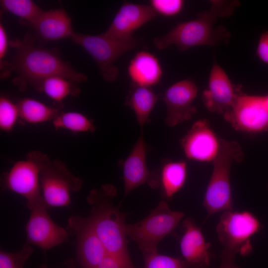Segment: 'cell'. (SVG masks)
Wrapping results in <instances>:
<instances>
[{
  "mask_svg": "<svg viewBox=\"0 0 268 268\" xmlns=\"http://www.w3.org/2000/svg\"><path fill=\"white\" fill-rule=\"evenodd\" d=\"M209 9L199 13L195 19L177 24L168 33L154 38L153 43L159 50L171 45L184 51L199 46H216L226 43L230 34L222 26L214 27L218 18L232 14L239 6L237 0H211Z\"/></svg>",
  "mask_w": 268,
  "mask_h": 268,
  "instance_id": "obj_1",
  "label": "cell"
},
{
  "mask_svg": "<svg viewBox=\"0 0 268 268\" xmlns=\"http://www.w3.org/2000/svg\"><path fill=\"white\" fill-rule=\"evenodd\" d=\"M10 43L16 50L10 69L18 74L14 83L21 90L27 84L37 90L43 80L54 76L77 82L87 79L85 74L77 72L63 60L56 51L35 45L30 37L26 36L22 40L15 39Z\"/></svg>",
  "mask_w": 268,
  "mask_h": 268,
  "instance_id": "obj_2",
  "label": "cell"
},
{
  "mask_svg": "<svg viewBox=\"0 0 268 268\" xmlns=\"http://www.w3.org/2000/svg\"><path fill=\"white\" fill-rule=\"evenodd\" d=\"M116 194V189L110 184L92 190L87 197L92 206L87 218L107 253L131 258L127 249L125 215L112 203Z\"/></svg>",
  "mask_w": 268,
  "mask_h": 268,
  "instance_id": "obj_3",
  "label": "cell"
},
{
  "mask_svg": "<svg viewBox=\"0 0 268 268\" xmlns=\"http://www.w3.org/2000/svg\"><path fill=\"white\" fill-rule=\"evenodd\" d=\"M244 154L236 141L220 139L218 152L213 160V171L203 201L207 215L233 210L230 182V170L234 162H241Z\"/></svg>",
  "mask_w": 268,
  "mask_h": 268,
  "instance_id": "obj_4",
  "label": "cell"
},
{
  "mask_svg": "<svg viewBox=\"0 0 268 268\" xmlns=\"http://www.w3.org/2000/svg\"><path fill=\"white\" fill-rule=\"evenodd\" d=\"M184 216L182 211L171 210L163 200L141 221L126 224V233L137 243L143 255L156 252L160 241L175 230Z\"/></svg>",
  "mask_w": 268,
  "mask_h": 268,
  "instance_id": "obj_5",
  "label": "cell"
},
{
  "mask_svg": "<svg viewBox=\"0 0 268 268\" xmlns=\"http://www.w3.org/2000/svg\"><path fill=\"white\" fill-rule=\"evenodd\" d=\"M43 153L38 151L28 153L25 159L14 163L9 170L2 174V186L24 197L31 211L46 206L43 199L40 181L41 161Z\"/></svg>",
  "mask_w": 268,
  "mask_h": 268,
  "instance_id": "obj_6",
  "label": "cell"
},
{
  "mask_svg": "<svg viewBox=\"0 0 268 268\" xmlns=\"http://www.w3.org/2000/svg\"><path fill=\"white\" fill-rule=\"evenodd\" d=\"M73 42L83 47L95 61L102 77L107 81H114L118 74L116 61L124 53L139 45L134 37L120 40L106 35H91L73 32Z\"/></svg>",
  "mask_w": 268,
  "mask_h": 268,
  "instance_id": "obj_7",
  "label": "cell"
},
{
  "mask_svg": "<svg viewBox=\"0 0 268 268\" xmlns=\"http://www.w3.org/2000/svg\"><path fill=\"white\" fill-rule=\"evenodd\" d=\"M41 192L49 207L67 206L71 202V192L79 191L81 179L75 176L59 159L51 160L43 154L40 174Z\"/></svg>",
  "mask_w": 268,
  "mask_h": 268,
  "instance_id": "obj_8",
  "label": "cell"
},
{
  "mask_svg": "<svg viewBox=\"0 0 268 268\" xmlns=\"http://www.w3.org/2000/svg\"><path fill=\"white\" fill-rule=\"evenodd\" d=\"M261 227L258 219L249 211H223L216 227L222 251L234 255L249 254L253 250L251 239Z\"/></svg>",
  "mask_w": 268,
  "mask_h": 268,
  "instance_id": "obj_9",
  "label": "cell"
},
{
  "mask_svg": "<svg viewBox=\"0 0 268 268\" xmlns=\"http://www.w3.org/2000/svg\"><path fill=\"white\" fill-rule=\"evenodd\" d=\"M225 120L236 130L252 133L268 130V109L264 96L238 94Z\"/></svg>",
  "mask_w": 268,
  "mask_h": 268,
  "instance_id": "obj_10",
  "label": "cell"
},
{
  "mask_svg": "<svg viewBox=\"0 0 268 268\" xmlns=\"http://www.w3.org/2000/svg\"><path fill=\"white\" fill-rule=\"evenodd\" d=\"M67 229L76 238L77 256L82 268H96L107 254L87 217L72 215Z\"/></svg>",
  "mask_w": 268,
  "mask_h": 268,
  "instance_id": "obj_11",
  "label": "cell"
},
{
  "mask_svg": "<svg viewBox=\"0 0 268 268\" xmlns=\"http://www.w3.org/2000/svg\"><path fill=\"white\" fill-rule=\"evenodd\" d=\"M148 149L142 133L123 163L125 196L144 184L153 189L159 187V173L150 170L147 165Z\"/></svg>",
  "mask_w": 268,
  "mask_h": 268,
  "instance_id": "obj_12",
  "label": "cell"
},
{
  "mask_svg": "<svg viewBox=\"0 0 268 268\" xmlns=\"http://www.w3.org/2000/svg\"><path fill=\"white\" fill-rule=\"evenodd\" d=\"M196 83L190 79L178 81L165 91L163 100L166 107L165 122L174 127L192 118L196 112L193 105L198 93Z\"/></svg>",
  "mask_w": 268,
  "mask_h": 268,
  "instance_id": "obj_13",
  "label": "cell"
},
{
  "mask_svg": "<svg viewBox=\"0 0 268 268\" xmlns=\"http://www.w3.org/2000/svg\"><path fill=\"white\" fill-rule=\"evenodd\" d=\"M48 209L42 206L31 210L25 226L26 242L45 251L67 241L70 234L52 219Z\"/></svg>",
  "mask_w": 268,
  "mask_h": 268,
  "instance_id": "obj_14",
  "label": "cell"
},
{
  "mask_svg": "<svg viewBox=\"0 0 268 268\" xmlns=\"http://www.w3.org/2000/svg\"><path fill=\"white\" fill-rule=\"evenodd\" d=\"M181 144L188 158L209 162L213 161L218 152L220 139L206 120L201 119L194 123L182 139Z\"/></svg>",
  "mask_w": 268,
  "mask_h": 268,
  "instance_id": "obj_15",
  "label": "cell"
},
{
  "mask_svg": "<svg viewBox=\"0 0 268 268\" xmlns=\"http://www.w3.org/2000/svg\"><path fill=\"white\" fill-rule=\"evenodd\" d=\"M237 95L227 74L214 61L209 74L208 88L202 95L204 105L209 111L224 115L233 106Z\"/></svg>",
  "mask_w": 268,
  "mask_h": 268,
  "instance_id": "obj_16",
  "label": "cell"
},
{
  "mask_svg": "<svg viewBox=\"0 0 268 268\" xmlns=\"http://www.w3.org/2000/svg\"><path fill=\"white\" fill-rule=\"evenodd\" d=\"M156 14L150 5L125 1L104 33L117 39H132L135 30L153 19Z\"/></svg>",
  "mask_w": 268,
  "mask_h": 268,
  "instance_id": "obj_17",
  "label": "cell"
},
{
  "mask_svg": "<svg viewBox=\"0 0 268 268\" xmlns=\"http://www.w3.org/2000/svg\"><path fill=\"white\" fill-rule=\"evenodd\" d=\"M184 233L180 241V250L185 262L193 268H207L211 254L207 242L194 220L187 218L182 223Z\"/></svg>",
  "mask_w": 268,
  "mask_h": 268,
  "instance_id": "obj_18",
  "label": "cell"
},
{
  "mask_svg": "<svg viewBox=\"0 0 268 268\" xmlns=\"http://www.w3.org/2000/svg\"><path fill=\"white\" fill-rule=\"evenodd\" d=\"M128 73L133 85L150 88L159 82L163 70L158 59L154 55L141 51L130 61Z\"/></svg>",
  "mask_w": 268,
  "mask_h": 268,
  "instance_id": "obj_19",
  "label": "cell"
},
{
  "mask_svg": "<svg viewBox=\"0 0 268 268\" xmlns=\"http://www.w3.org/2000/svg\"><path fill=\"white\" fill-rule=\"evenodd\" d=\"M31 26L41 38L47 41L71 38L74 32L71 19L63 8L44 11Z\"/></svg>",
  "mask_w": 268,
  "mask_h": 268,
  "instance_id": "obj_20",
  "label": "cell"
},
{
  "mask_svg": "<svg viewBox=\"0 0 268 268\" xmlns=\"http://www.w3.org/2000/svg\"><path fill=\"white\" fill-rule=\"evenodd\" d=\"M160 95L150 88L133 85L127 95L125 104L134 113L141 130L150 122V116L158 101Z\"/></svg>",
  "mask_w": 268,
  "mask_h": 268,
  "instance_id": "obj_21",
  "label": "cell"
},
{
  "mask_svg": "<svg viewBox=\"0 0 268 268\" xmlns=\"http://www.w3.org/2000/svg\"><path fill=\"white\" fill-rule=\"evenodd\" d=\"M187 176V165L185 161H167L159 174V186L162 197L169 200L184 186Z\"/></svg>",
  "mask_w": 268,
  "mask_h": 268,
  "instance_id": "obj_22",
  "label": "cell"
},
{
  "mask_svg": "<svg viewBox=\"0 0 268 268\" xmlns=\"http://www.w3.org/2000/svg\"><path fill=\"white\" fill-rule=\"evenodd\" d=\"M20 118L32 124L53 121L60 114L57 108L50 107L34 99L25 98L17 104Z\"/></svg>",
  "mask_w": 268,
  "mask_h": 268,
  "instance_id": "obj_23",
  "label": "cell"
},
{
  "mask_svg": "<svg viewBox=\"0 0 268 268\" xmlns=\"http://www.w3.org/2000/svg\"><path fill=\"white\" fill-rule=\"evenodd\" d=\"M71 80L59 76H54L43 80L37 90L44 92L57 102H61L69 95L78 94L79 89L73 86Z\"/></svg>",
  "mask_w": 268,
  "mask_h": 268,
  "instance_id": "obj_24",
  "label": "cell"
},
{
  "mask_svg": "<svg viewBox=\"0 0 268 268\" xmlns=\"http://www.w3.org/2000/svg\"><path fill=\"white\" fill-rule=\"evenodd\" d=\"M52 123L56 130L62 129L73 133L93 132L96 130L91 120L76 112H62Z\"/></svg>",
  "mask_w": 268,
  "mask_h": 268,
  "instance_id": "obj_25",
  "label": "cell"
},
{
  "mask_svg": "<svg viewBox=\"0 0 268 268\" xmlns=\"http://www.w3.org/2000/svg\"><path fill=\"white\" fill-rule=\"evenodd\" d=\"M0 4L3 9L25 19L30 25L35 22L44 12L30 0H2Z\"/></svg>",
  "mask_w": 268,
  "mask_h": 268,
  "instance_id": "obj_26",
  "label": "cell"
},
{
  "mask_svg": "<svg viewBox=\"0 0 268 268\" xmlns=\"http://www.w3.org/2000/svg\"><path fill=\"white\" fill-rule=\"evenodd\" d=\"M20 118L17 104H15L8 98H0V128L9 132L13 130L18 119Z\"/></svg>",
  "mask_w": 268,
  "mask_h": 268,
  "instance_id": "obj_27",
  "label": "cell"
},
{
  "mask_svg": "<svg viewBox=\"0 0 268 268\" xmlns=\"http://www.w3.org/2000/svg\"><path fill=\"white\" fill-rule=\"evenodd\" d=\"M33 253V249L27 242L18 252L11 253L0 251V268H24L27 261Z\"/></svg>",
  "mask_w": 268,
  "mask_h": 268,
  "instance_id": "obj_28",
  "label": "cell"
},
{
  "mask_svg": "<svg viewBox=\"0 0 268 268\" xmlns=\"http://www.w3.org/2000/svg\"><path fill=\"white\" fill-rule=\"evenodd\" d=\"M143 256L144 268H192L186 262H183L178 258L160 254L157 251L143 255Z\"/></svg>",
  "mask_w": 268,
  "mask_h": 268,
  "instance_id": "obj_29",
  "label": "cell"
},
{
  "mask_svg": "<svg viewBox=\"0 0 268 268\" xmlns=\"http://www.w3.org/2000/svg\"><path fill=\"white\" fill-rule=\"evenodd\" d=\"M184 2L182 0H151L150 5L157 14L173 16L182 10Z\"/></svg>",
  "mask_w": 268,
  "mask_h": 268,
  "instance_id": "obj_30",
  "label": "cell"
},
{
  "mask_svg": "<svg viewBox=\"0 0 268 268\" xmlns=\"http://www.w3.org/2000/svg\"><path fill=\"white\" fill-rule=\"evenodd\" d=\"M96 268H136L131 258L107 253Z\"/></svg>",
  "mask_w": 268,
  "mask_h": 268,
  "instance_id": "obj_31",
  "label": "cell"
},
{
  "mask_svg": "<svg viewBox=\"0 0 268 268\" xmlns=\"http://www.w3.org/2000/svg\"><path fill=\"white\" fill-rule=\"evenodd\" d=\"M256 54L261 61L268 65V30L261 34L258 43Z\"/></svg>",
  "mask_w": 268,
  "mask_h": 268,
  "instance_id": "obj_32",
  "label": "cell"
},
{
  "mask_svg": "<svg viewBox=\"0 0 268 268\" xmlns=\"http://www.w3.org/2000/svg\"><path fill=\"white\" fill-rule=\"evenodd\" d=\"M8 45L7 35L3 25L0 24V60L2 62L7 50Z\"/></svg>",
  "mask_w": 268,
  "mask_h": 268,
  "instance_id": "obj_33",
  "label": "cell"
},
{
  "mask_svg": "<svg viewBox=\"0 0 268 268\" xmlns=\"http://www.w3.org/2000/svg\"><path fill=\"white\" fill-rule=\"evenodd\" d=\"M221 264L219 268H239L235 264V255L222 251L220 255Z\"/></svg>",
  "mask_w": 268,
  "mask_h": 268,
  "instance_id": "obj_34",
  "label": "cell"
},
{
  "mask_svg": "<svg viewBox=\"0 0 268 268\" xmlns=\"http://www.w3.org/2000/svg\"><path fill=\"white\" fill-rule=\"evenodd\" d=\"M264 99H265V104L266 105L267 109H268V94L266 96H264Z\"/></svg>",
  "mask_w": 268,
  "mask_h": 268,
  "instance_id": "obj_35",
  "label": "cell"
},
{
  "mask_svg": "<svg viewBox=\"0 0 268 268\" xmlns=\"http://www.w3.org/2000/svg\"><path fill=\"white\" fill-rule=\"evenodd\" d=\"M39 268H48L47 266L45 265H42Z\"/></svg>",
  "mask_w": 268,
  "mask_h": 268,
  "instance_id": "obj_36",
  "label": "cell"
}]
</instances>
